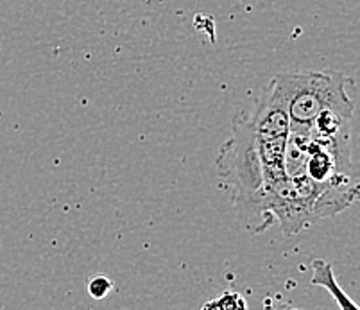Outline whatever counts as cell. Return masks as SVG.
<instances>
[{
	"label": "cell",
	"instance_id": "6da1fadb",
	"mask_svg": "<svg viewBox=\"0 0 360 310\" xmlns=\"http://www.w3.org/2000/svg\"><path fill=\"white\" fill-rule=\"evenodd\" d=\"M215 165L242 224L251 233H262L273 226L274 217L267 208L264 172L248 113H238L235 119L233 131L222 143Z\"/></svg>",
	"mask_w": 360,
	"mask_h": 310
},
{
	"label": "cell",
	"instance_id": "7a4b0ae2",
	"mask_svg": "<svg viewBox=\"0 0 360 310\" xmlns=\"http://www.w3.org/2000/svg\"><path fill=\"white\" fill-rule=\"evenodd\" d=\"M346 81L342 72H283L273 77L269 88L285 106L292 126H312L314 119L325 110L352 119L355 103L346 92Z\"/></svg>",
	"mask_w": 360,
	"mask_h": 310
},
{
	"label": "cell",
	"instance_id": "3957f363",
	"mask_svg": "<svg viewBox=\"0 0 360 310\" xmlns=\"http://www.w3.org/2000/svg\"><path fill=\"white\" fill-rule=\"evenodd\" d=\"M312 285H321L328 290L330 295L335 298V302L339 303L340 309H359L353 299H349V296L346 295L345 290L340 289L339 283H337L335 275H333L332 264L325 262V260H314L312 262Z\"/></svg>",
	"mask_w": 360,
	"mask_h": 310
},
{
	"label": "cell",
	"instance_id": "277c9868",
	"mask_svg": "<svg viewBox=\"0 0 360 310\" xmlns=\"http://www.w3.org/2000/svg\"><path fill=\"white\" fill-rule=\"evenodd\" d=\"M205 309H245V299L237 292H222L210 302H206Z\"/></svg>",
	"mask_w": 360,
	"mask_h": 310
},
{
	"label": "cell",
	"instance_id": "5b68a950",
	"mask_svg": "<svg viewBox=\"0 0 360 310\" xmlns=\"http://www.w3.org/2000/svg\"><path fill=\"white\" fill-rule=\"evenodd\" d=\"M113 289V282H111L108 276H96L91 278L90 283H88V292H90L91 298L96 299H104Z\"/></svg>",
	"mask_w": 360,
	"mask_h": 310
}]
</instances>
